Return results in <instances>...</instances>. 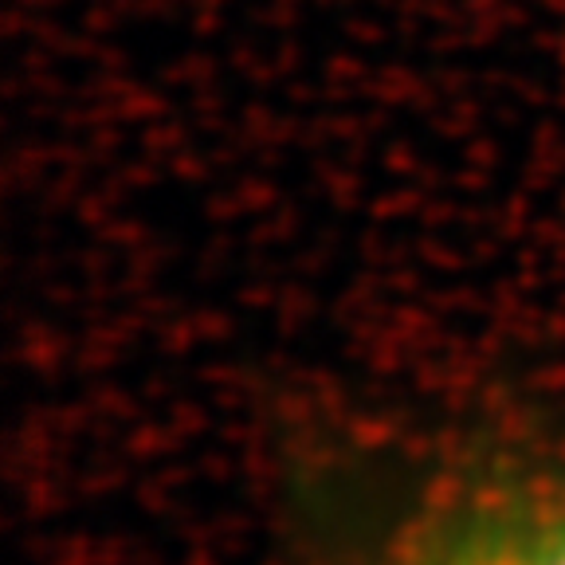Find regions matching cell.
<instances>
[{
	"instance_id": "6da1fadb",
	"label": "cell",
	"mask_w": 565,
	"mask_h": 565,
	"mask_svg": "<svg viewBox=\"0 0 565 565\" xmlns=\"http://www.w3.org/2000/svg\"><path fill=\"white\" fill-rule=\"evenodd\" d=\"M377 565H565V468H514L444 487Z\"/></svg>"
}]
</instances>
